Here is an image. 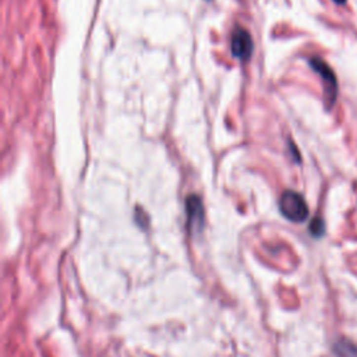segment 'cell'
Masks as SVG:
<instances>
[{
	"instance_id": "cell-1",
	"label": "cell",
	"mask_w": 357,
	"mask_h": 357,
	"mask_svg": "<svg viewBox=\"0 0 357 357\" xmlns=\"http://www.w3.org/2000/svg\"><path fill=\"white\" fill-rule=\"evenodd\" d=\"M279 209L286 219L292 222H304L309 216V206L302 194L286 190L279 199Z\"/></svg>"
},
{
	"instance_id": "cell-2",
	"label": "cell",
	"mask_w": 357,
	"mask_h": 357,
	"mask_svg": "<svg viewBox=\"0 0 357 357\" xmlns=\"http://www.w3.org/2000/svg\"><path fill=\"white\" fill-rule=\"evenodd\" d=\"M230 48H232V53L236 59L248 60L253 50H254V43H253V38H251L250 32L244 28H241V27H238L232 35Z\"/></svg>"
},
{
	"instance_id": "cell-3",
	"label": "cell",
	"mask_w": 357,
	"mask_h": 357,
	"mask_svg": "<svg viewBox=\"0 0 357 357\" xmlns=\"http://www.w3.org/2000/svg\"><path fill=\"white\" fill-rule=\"evenodd\" d=\"M310 66L324 79V82H325L324 84L325 85V95L329 99V105H332L335 98H336L338 85H336V79H335V74L331 70V67L326 63H324L321 59H317V57L310 59Z\"/></svg>"
},
{
	"instance_id": "cell-4",
	"label": "cell",
	"mask_w": 357,
	"mask_h": 357,
	"mask_svg": "<svg viewBox=\"0 0 357 357\" xmlns=\"http://www.w3.org/2000/svg\"><path fill=\"white\" fill-rule=\"evenodd\" d=\"M187 225L190 232H199L204 225V206L198 196H190L186 199Z\"/></svg>"
},
{
	"instance_id": "cell-5",
	"label": "cell",
	"mask_w": 357,
	"mask_h": 357,
	"mask_svg": "<svg viewBox=\"0 0 357 357\" xmlns=\"http://www.w3.org/2000/svg\"><path fill=\"white\" fill-rule=\"evenodd\" d=\"M310 232H311L316 238L321 236V235L324 233V222H322L319 218H316V219L311 222V225H310Z\"/></svg>"
},
{
	"instance_id": "cell-6",
	"label": "cell",
	"mask_w": 357,
	"mask_h": 357,
	"mask_svg": "<svg viewBox=\"0 0 357 357\" xmlns=\"http://www.w3.org/2000/svg\"><path fill=\"white\" fill-rule=\"evenodd\" d=\"M335 1H336V3H338V4H343V3H345V1H346V0H335Z\"/></svg>"
}]
</instances>
